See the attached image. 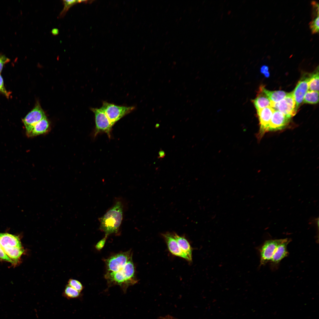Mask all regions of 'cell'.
Instances as JSON below:
<instances>
[{
  "instance_id": "31",
  "label": "cell",
  "mask_w": 319,
  "mask_h": 319,
  "mask_svg": "<svg viewBox=\"0 0 319 319\" xmlns=\"http://www.w3.org/2000/svg\"><path fill=\"white\" fill-rule=\"evenodd\" d=\"M51 32L53 35H57L58 34L59 32V31L57 29L54 28L52 30Z\"/></svg>"
},
{
  "instance_id": "33",
  "label": "cell",
  "mask_w": 319,
  "mask_h": 319,
  "mask_svg": "<svg viewBox=\"0 0 319 319\" xmlns=\"http://www.w3.org/2000/svg\"><path fill=\"white\" fill-rule=\"evenodd\" d=\"M160 126V125L159 124L157 123L155 125V127L156 128H158Z\"/></svg>"
},
{
  "instance_id": "14",
  "label": "cell",
  "mask_w": 319,
  "mask_h": 319,
  "mask_svg": "<svg viewBox=\"0 0 319 319\" xmlns=\"http://www.w3.org/2000/svg\"><path fill=\"white\" fill-rule=\"evenodd\" d=\"M173 233L180 248L191 262L192 260V250L188 241L184 236L179 235L175 232Z\"/></svg>"
},
{
  "instance_id": "21",
  "label": "cell",
  "mask_w": 319,
  "mask_h": 319,
  "mask_svg": "<svg viewBox=\"0 0 319 319\" xmlns=\"http://www.w3.org/2000/svg\"><path fill=\"white\" fill-rule=\"evenodd\" d=\"M88 1H89L87 0H63V3L64 5V7L60 13L58 17L60 18L63 17L69 8L74 4L79 3L88 2Z\"/></svg>"
},
{
  "instance_id": "1",
  "label": "cell",
  "mask_w": 319,
  "mask_h": 319,
  "mask_svg": "<svg viewBox=\"0 0 319 319\" xmlns=\"http://www.w3.org/2000/svg\"><path fill=\"white\" fill-rule=\"evenodd\" d=\"M107 272L105 277L109 286L118 285L125 292L137 283L131 250L113 255L105 261Z\"/></svg>"
},
{
  "instance_id": "15",
  "label": "cell",
  "mask_w": 319,
  "mask_h": 319,
  "mask_svg": "<svg viewBox=\"0 0 319 319\" xmlns=\"http://www.w3.org/2000/svg\"><path fill=\"white\" fill-rule=\"evenodd\" d=\"M49 126V123L46 117L36 124L27 135L32 137L43 134L48 131Z\"/></svg>"
},
{
  "instance_id": "16",
  "label": "cell",
  "mask_w": 319,
  "mask_h": 319,
  "mask_svg": "<svg viewBox=\"0 0 319 319\" xmlns=\"http://www.w3.org/2000/svg\"><path fill=\"white\" fill-rule=\"evenodd\" d=\"M259 89L268 97L271 102L274 103L279 102L284 98L288 94V93L282 90H268L263 86L260 87Z\"/></svg>"
},
{
  "instance_id": "27",
  "label": "cell",
  "mask_w": 319,
  "mask_h": 319,
  "mask_svg": "<svg viewBox=\"0 0 319 319\" xmlns=\"http://www.w3.org/2000/svg\"><path fill=\"white\" fill-rule=\"evenodd\" d=\"M10 59L4 55L0 54V73L4 65L9 62Z\"/></svg>"
},
{
  "instance_id": "6",
  "label": "cell",
  "mask_w": 319,
  "mask_h": 319,
  "mask_svg": "<svg viewBox=\"0 0 319 319\" xmlns=\"http://www.w3.org/2000/svg\"><path fill=\"white\" fill-rule=\"evenodd\" d=\"M284 239L269 240L264 242L260 249V265H264L270 261L276 248Z\"/></svg>"
},
{
  "instance_id": "12",
  "label": "cell",
  "mask_w": 319,
  "mask_h": 319,
  "mask_svg": "<svg viewBox=\"0 0 319 319\" xmlns=\"http://www.w3.org/2000/svg\"><path fill=\"white\" fill-rule=\"evenodd\" d=\"M162 235L165 240L169 250L172 254L191 262L188 258L180 248L174 237L173 233L166 232L162 234Z\"/></svg>"
},
{
  "instance_id": "23",
  "label": "cell",
  "mask_w": 319,
  "mask_h": 319,
  "mask_svg": "<svg viewBox=\"0 0 319 319\" xmlns=\"http://www.w3.org/2000/svg\"><path fill=\"white\" fill-rule=\"evenodd\" d=\"M68 285L80 292L83 288L81 283L79 281L74 279H69L68 282Z\"/></svg>"
},
{
  "instance_id": "30",
  "label": "cell",
  "mask_w": 319,
  "mask_h": 319,
  "mask_svg": "<svg viewBox=\"0 0 319 319\" xmlns=\"http://www.w3.org/2000/svg\"><path fill=\"white\" fill-rule=\"evenodd\" d=\"M165 155V153L164 151L160 149L158 152V158L162 159L164 157Z\"/></svg>"
},
{
  "instance_id": "24",
  "label": "cell",
  "mask_w": 319,
  "mask_h": 319,
  "mask_svg": "<svg viewBox=\"0 0 319 319\" xmlns=\"http://www.w3.org/2000/svg\"><path fill=\"white\" fill-rule=\"evenodd\" d=\"M319 16L316 17L309 23V27L312 34L319 32Z\"/></svg>"
},
{
  "instance_id": "2",
  "label": "cell",
  "mask_w": 319,
  "mask_h": 319,
  "mask_svg": "<svg viewBox=\"0 0 319 319\" xmlns=\"http://www.w3.org/2000/svg\"><path fill=\"white\" fill-rule=\"evenodd\" d=\"M123 214V204L121 201H118L99 218L100 230L108 236L117 233L122 222Z\"/></svg>"
},
{
  "instance_id": "4",
  "label": "cell",
  "mask_w": 319,
  "mask_h": 319,
  "mask_svg": "<svg viewBox=\"0 0 319 319\" xmlns=\"http://www.w3.org/2000/svg\"><path fill=\"white\" fill-rule=\"evenodd\" d=\"M271 107L291 118L295 115L297 110L292 92L288 93L284 98L278 102H271Z\"/></svg>"
},
{
  "instance_id": "10",
  "label": "cell",
  "mask_w": 319,
  "mask_h": 319,
  "mask_svg": "<svg viewBox=\"0 0 319 319\" xmlns=\"http://www.w3.org/2000/svg\"><path fill=\"white\" fill-rule=\"evenodd\" d=\"M291 118L279 111L275 110L270 121L267 131L283 129L288 124Z\"/></svg>"
},
{
  "instance_id": "32",
  "label": "cell",
  "mask_w": 319,
  "mask_h": 319,
  "mask_svg": "<svg viewBox=\"0 0 319 319\" xmlns=\"http://www.w3.org/2000/svg\"><path fill=\"white\" fill-rule=\"evenodd\" d=\"M162 319H175L174 318H172V317H171L167 316V317H165L163 318Z\"/></svg>"
},
{
  "instance_id": "7",
  "label": "cell",
  "mask_w": 319,
  "mask_h": 319,
  "mask_svg": "<svg viewBox=\"0 0 319 319\" xmlns=\"http://www.w3.org/2000/svg\"><path fill=\"white\" fill-rule=\"evenodd\" d=\"M46 117L40 104L38 102L34 108L22 119L27 134L30 133L36 124Z\"/></svg>"
},
{
  "instance_id": "11",
  "label": "cell",
  "mask_w": 319,
  "mask_h": 319,
  "mask_svg": "<svg viewBox=\"0 0 319 319\" xmlns=\"http://www.w3.org/2000/svg\"><path fill=\"white\" fill-rule=\"evenodd\" d=\"M291 241L290 239L285 238L276 248L270 262L272 269H276L281 261L288 255L287 245Z\"/></svg>"
},
{
  "instance_id": "9",
  "label": "cell",
  "mask_w": 319,
  "mask_h": 319,
  "mask_svg": "<svg viewBox=\"0 0 319 319\" xmlns=\"http://www.w3.org/2000/svg\"><path fill=\"white\" fill-rule=\"evenodd\" d=\"M310 76V75L303 76L292 92L297 110L303 101L304 96L308 89V82Z\"/></svg>"
},
{
  "instance_id": "25",
  "label": "cell",
  "mask_w": 319,
  "mask_h": 319,
  "mask_svg": "<svg viewBox=\"0 0 319 319\" xmlns=\"http://www.w3.org/2000/svg\"><path fill=\"white\" fill-rule=\"evenodd\" d=\"M0 259L1 260L10 262L12 264L15 263L6 254L0 244Z\"/></svg>"
},
{
  "instance_id": "5",
  "label": "cell",
  "mask_w": 319,
  "mask_h": 319,
  "mask_svg": "<svg viewBox=\"0 0 319 319\" xmlns=\"http://www.w3.org/2000/svg\"><path fill=\"white\" fill-rule=\"evenodd\" d=\"M92 111L95 115V128L94 135L104 132L110 137V133L113 126L111 124L105 113L101 108H92Z\"/></svg>"
},
{
  "instance_id": "29",
  "label": "cell",
  "mask_w": 319,
  "mask_h": 319,
  "mask_svg": "<svg viewBox=\"0 0 319 319\" xmlns=\"http://www.w3.org/2000/svg\"><path fill=\"white\" fill-rule=\"evenodd\" d=\"M268 68V67L265 65L262 66L261 68V72L266 77H268L269 76Z\"/></svg>"
},
{
  "instance_id": "26",
  "label": "cell",
  "mask_w": 319,
  "mask_h": 319,
  "mask_svg": "<svg viewBox=\"0 0 319 319\" xmlns=\"http://www.w3.org/2000/svg\"><path fill=\"white\" fill-rule=\"evenodd\" d=\"M0 92L4 95L7 98L10 95V92L6 89L4 85L3 79L0 74Z\"/></svg>"
},
{
  "instance_id": "19",
  "label": "cell",
  "mask_w": 319,
  "mask_h": 319,
  "mask_svg": "<svg viewBox=\"0 0 319 319\" xmlns=\"http://www.w3.org/2000/svg\"><path fill=\"white\" fill-rule=\"evenodd\" d=\"M309 91H319L318 66L316 70L310 75L308 82Z\"/></svg>"
},
{
  "instance_id": "13",
  "label": "cell",
  "mask_w": 319,
  "mask_h": 319,
  "mask_svg": "<svg viewBox=\"0 0 319 319\" xmlns=\"http://www.w3.org/2000/svg\"><path fill=\"white\" fill-rule=\"evenodd\" d=\"M0 244L3 248L22 247L18 237L7 233L0 232Z\"/></svg>"
},
{
  "instance_id": "20",
  "label": "cell",
  "mask_w": 319,
  "mask_h": 319,
  "mask_svg": "<svg viewBox=\"0 0 319 319\" xmlns=\"http://www.w3.org/2000/svg\"><path fill=\"white\" fill-rule=\"evenodd\" d=\"M303 101L304 103L310 104L318 103L319 101L318 92L308 90L304 96Z\"/></svg>"
},
{
  "instance_id": "17",
  "label": "cell",
  "mask_w": 319,
  "mask_h": 319,
  "mask_svg": "<svg viewBox=\"0 0 319 319\" xmlns=\"http://www.w3.org/2000/svg\"><path fill=\"white\" fill-rule=\"evenodd\" d=\"M252 101L257 111L265 108L271 106V101L268 97L259 89L256 97Z\"/></svg>"
},
{
  "instance_id": "28",
  "label": "cell",
  "mask_w": 319,
  "mask_h": 319,
  "mask_svg": "<svg viewBox=\"0 0 319 319\" xmlns=\"http://www.w3.org/2000/svg\"><path fill=\"white\" fill-rule=\"evenodd\" d=\"M108 236L105 235V237L99 241L95 246L96 248L98 250H100L104 246Z\"/></svg>"
},
{
  "instance_id": "8",
  "label": "cell",
  "mask_w": 319,
  "mask_h": 319,
  "mask_svg": "<svg viewBox=\"0 0 319 319\" xmlns=\"http://www.w3.org/2000/svg\"><path fill=\"white\" fill-rule=\"evenodd\" d=\"M274 110L273 108L269 106L257 111L260 125L257 136L258 138L260 139L265 132H267L268 126Z\"/></svg>"
},
{
  "instance_id": "18",
  "label": "cell",
  "mask_w": 319,
  "mask_h": 319,
  "mask_svg": "<svg viewBox=\"0 0 319 319\" xmlns=\"http://www.w3.org/2000/svg\"><path fill=\"white\" fill-rule=\"evenodd\" d=\"M3 249L7 255L15 264L19 261V259L24 251L22 247L7 248Z\"/></svg>"
},
{
  "instance_id": "3",
  "label": "cell",
  "mask_w": 319,
  "mask_h": 319,
  "mask_svg": "<svg viewBox=\"0 0 319 319\" xmlns=\"http://www.w3.org/2000/svg\"><path fill=\"white\" fill-rule=\"evenodd\" d=\"M101 108L113 126L117 121L133 110L135 107L118 106L104 102Z\"/></svg>"
},
{
  "instance_id": "22",
  "label": "cell",
  "mask_w": 319,
  "mask_h": 319,
  "mask_svg": "<svg viewBox=\"0 0 319 319\" xmlns=\"http://www.w3.org/2000/svg\"><path fill=\"white\" fill-rule=\"evenodd\" d=\"M63 295L68 299H76L80 295V292L68 284L65 287L63 293Z\"/></svg>"
}]
</instances>
